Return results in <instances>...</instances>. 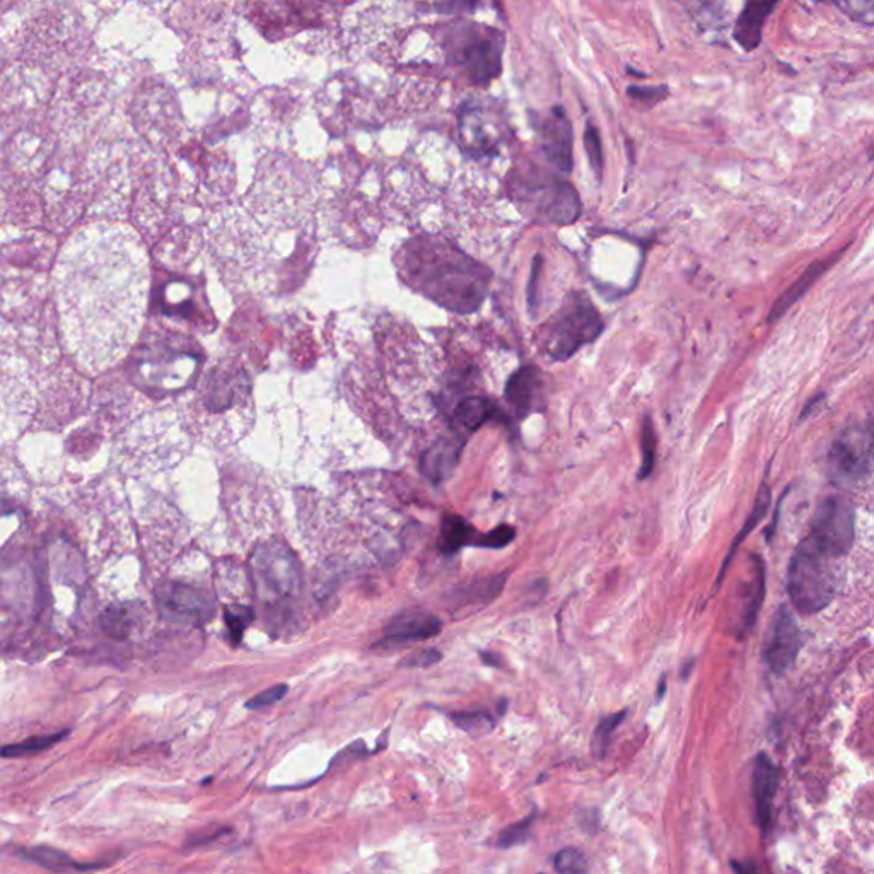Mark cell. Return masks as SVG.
I'll use <instances>...</instances> for the list:
<instances>
[{
	"label": "cell",
	"instance_id": "cell-1",
	"mask_svg": "<svg viewBox=\"0 0 874 874\" xmlns=\"http://www.w3.org/2000/svg\"><path fill=\"white\" fill-rule=\"evenodd\" d=\"M403 265L408 282L444 308L470 313L484 301L487 272L448 243L414 241Z\"/></svg>",
	"mask_w": 874,
	"mask_h": 874
},
{
	"label": "cell",
	"instance_id": "cell-2",
	"mask_svg": "<svg viewBox=\"0 0 874 874\" xmlns=\"http://www.w3.org/2000/svg\"><path fill=\"white\" fill-rule=\"evenodd\" d=\"M202 364L197 344L175 333H152L130 359L135 385L156 397L187 390Z\"/></svg>",
	"mask_w": 874,
	"mask_h": 874
},
{
	"label": "cell",
	"instance_id": "cell-3",
	"mask_svg": "<svg viewBox=\"0 0 874 874\" xmlns=\"http://www.w3.org/2000/svg\"><path fill=\"white\" fill-rule=\"evenodd\" d=\"M830 559V555L823 554L808 540L796 548L789 564L787 591L798 612L813 615L834 598V569Z\"/></svg>",
	"mask_w": 874,
	"mask_h": 874
},
{
	"label": "cell",
	"instance_id": "cell-4",
	"mask_svg": "<svg viewBox=\"0 0 874 874\" xmlns=\"http://www.w3.org/2000/svg\"><path fill=\"white\" fill-rule=\"evenodd\" d=\"M603 328L598 309L583 294H574L548 323L545 350L557 361H567L581 347L595 342Z\"/></svg>",
	"mask_w": 874,
	"mask_h": 874
},
{
	"label": "cell",
	"instance_id": "cell-5",
	"mask_svg": "<svg viewBox=\"0 0 874 874\" xmlns=\"http://www.w3.org/2000/svg\"><path fill=\"white\" fill-rule=\"evenodd\" d=\"M514 199L537 221L567 226L581 216L576 188L552 178H526L513 185Z\"/></svg>",
	"mask_w": 874,
	"mask_h": 874
},
{
	"label": "cell",
	"instance_id": "cell-6",
	"mask_svg": "<svg viewBox=\"0 0 874 874\" xmlns=\"http://www.w3.org/2000/svg\"><path fill=\"white\" fill-rule=\"evenodd\" d=\"M253 574L258 593L270 605H284L301 593V569L282 543L272 542L258 547L253 557Z\"/></svg>",
	"mask_w": 874,
	"mask_h": 874
},
{
	"label": "cell",
	"instance_id": "cell-7",
	"mask_svg": "<svg viewBox=\"0 0 874 874\" xmlns=\"http://www.w3.org/2000/svg\"><path fill=\"white\" fill-rule=\"evenodd\" d=\"M806 540L830 557L847 554L854 542V511L851 504L840 497H828L818 507Z\"/></svg>",
	"mask_w": 874,
	"mask_h": 874
},
{
	"label": "cell",
	"instance_id": "cell-8",
	"mask_svg": "<svg viewBox=\"0 0 874 874\" xmlns=\"http://www.w3.org/2000/svg\"><path fill=\"white\" fill-rule=\"evenodd\" d=\"M873 437L869 432L845 431L835 439L828 453V470L835 484L851 487L866 478L873 465Z\"/></svg>",
	"mask_w": 874,
	"mask_h": 874
},
{
	"label": "cell",
	"instance_id": "cell-9",
	"mask_svg": "<svg viewBox=\"0 0 874 874\" xmlns=\"http://www.w3.org/2000/svg\"><path fill=\"white\" fill-rule=\"evenodd\" d=\"M161 617L175 624L204 625L214 615V600L204 589L183 583H164L156 591Z\"/></svg>",
	"mask_w": 874,
	"mask_h": 874
},
{
	"label": "cell",
	"instance_id": "cell-10",
	"mask_svg": "<svg viewBox=\"0 0 874 874\" xmlns=\"http://www.w3.org/2000/svg\"><path fill=\"white\" fill-rule=\"evenodd\" d=\"M504 36L492 28L472 31L461 47L460 62L475 84H489L501 74Z\"/></svg>",
	"mask_w": 874,
	"mask_h": 874
},
{
	"label": "cell",
	"instance_id": "cell-11",
	"mask_svg": "<svg viewBox=\"0 0 874 874\" xmlns=\"http://www.w3.org/2000/svg\"><path fill=\"white\" fill-rule=\"evenodd\" d=\"M250 390V379L243 369L216 368L205 378L200 403L209 414H224L250 400Z\"/></svg>",
	"mask_w": 874,
	"mask_h": 874
},
{
	"label": "cell",
	"instance_id": "cell-12",
	"mask_svg": "<svg viewBox=\"0 0 874 874\" xmlns=\"http://www.w3.org/2000/svg\"><path fill=\"white\" fill-rule=\"evenodd\" d=\"M801 649V632L787 606H781L775 613L769 636L765 641L764 658L770 670L781 675L793 665Z\"/></svg>",
	"mask_w": 874,
	"mask_h": 874
},
{
	"label": "cell",
	"instance_id": "cell-13",
	"mask_svg": "<svg viewBox=\"0 0 874 874\" xmlns=\"http://www.w3.org/2000/svg\"><path fill=\"white\" fill-rule=\"evenodd\" d=\"M441 630L443 622L436 615L424 610H405L386 625L385 636L378 646L395 647L408 642L427 641L439 636Z\"/></svg>",
	"mask_w": 874,
	"mask_h": 874
},
{
	"label": "cell",
	"instance_id": "cell-14",
	"mask_svg": "<svg viewBox=\"0 0 874 874\" xmlns=\"http://www.w3.org/2000/svg\"><path fill=\"white\" fill-rule=\"evenodd\" d=\"M542 147L550 164L560 173L572 169V125L564 108H554L542 127Z\"/></svg>",
	"mask_w": 874,
	"mask_h": 874
},
{
	"label": "cell",
	"instance_id": "cell-15",
	"mask_svg": "<svg viewBox=\"0 0 874 874\" xmlns=\"http://www.w3.org/2000/svg\"><path fill=\"white\" fill-rule=\"evenodd\" d=\"M543 397V374L535 366H525L509 378L506 385L507 403L519 419L538 410Z\"/></svg>",
	"mask_w": 874,
	"mask_h": 874
},
{
	"label": "cell",
	"instance_id": "cell-16",
	"mask_svg": "<svg viewBox=\"0 0 874 874\" xmlns=\"http://www.w3.org/2000/svg\"><path fill=\"white\" fill-rule=\"evenodd\" d=\"M779 786V772L769 755L760 753L753 767V798L757 805L758 822L762 830H769L772 822V805H774L775 791Z\"/></svg>",
	"mask_w": 874,
	"mask_h": 874
},
{
	"label": "cell",
	"instance_id": "cell-17",
	"mask_svg": "<svg viewBox=\"0 0 874 874\" xmlns=\"http://www.w3.org/2000/svg\"><path fill=\"white\" fill-rule=\"evenodd\" d=\"M154 309L164 316L193 320L197 316L199 301L188 282L173 279L163 282L154 294Z\"/></svg>",
	"mask_w": 874,
	"mask_h": 874
},
{
	"label": "cell",
	"instance_id": "cell-18",
	"mask_svg": "<svg viewBox=\"0 0 874 874\" xmlns=\"http://www.w3.org/2000/svg\"><path fill=\"white\" fill-rule=\"evenodd\" d=\"M779 0H748L736 21L735 40L746 52L755 50L762 41L765 19L769 18Z\"/></svg>",
	"mask_w": 874,
	"mask_h": 874
},
{
	"label": "cell",
	"instance_id": "cell-19",
	"mask_svg": "<svg viewBox=\"0 0 874 874\" xmlns=\"http://www.w3.org/2000/svg\"><path fill=\"white\" fill-rule=\"evenodd\" d=\"M461 448H463V439L458 437H444L441 441H437L422 458L424 475L434 484H441L458 465Z\"/></svg>",
	"mask_w": 874,
	"mask_h": 874
},
{
	"label": "cell",
	"instance_id": "cell-20",
	"mask_svg": "<svg viewBox=\"0 0 874 874\" xmlns=\"http://www.w3.org/2000/svg\"><path fill=\"white\" fill-rule=\"evenodd\" d=\"M507 581V574H496V576L477 577L473 581L461 584L451 593V603L458 608H468V606H484L489 605L496 600L497 596L501 595L504 584Z\"/></svg>",
	"mask_w": 874,
	"mask_h": 874
},
{
	"label": "cell",
	"instance_id": "cell-21",
	"mask_svg": "<svg viewBox=\"0 0 874 874\" xmlns=\"http://www.w3.org/2000/svg\"><path fill=\"white\" fill-rule=\"evenodd\" d=\"M478 533L467 519L458 514H444L439 531V548L446 555H453L463 547L475 545Z\"/></svg>",
	"mask_w": 874,
	"mask_h": 874
},
{
	"label": "cell",
	"instance_id": "cell-22",
	"mask_svg": "<svg viewBox=\"0 0 874 874\" xmlns=\"http://www.w3.org/2000/svg\"><path fill=\"white\" fill-rule=\"evenodd\" d=\"M827 265V262H815L813 265H810L803 272V275L794 282L793 286L789 287L782 294L781 298L775 301L774 308L770 311L769 321L779 320V318L786 315L787 311L793 308L794 304L798 303L799 299L803 298L806 292L810 291L811 286L815 284L816 280L822 277L823 272L827 270Z\"/></svg>",
	"mask_w": 874,
	"mask_h": 874
},
{
	"label": "cell",
	"instance_id": "cell-23",
	"mask_svg": "<svg viewBox=\"0 0 874 874\" xmlns=\"http://www.w3.org/2000/svg\"><path fill=\"white\" fill-rule=\"evenodd\" d=\"M497 414L499 410L487 398H465L455 410L456 431H477L478 427L484 426L487 420L494 419Z\"/></svg>",
	"mask_w": 874,
	"mask_h": 874
},
{
	"label": "cell",
	"instance_id": "cell-24",
	"mask_svg": "<svg viewBox=\"0 0 874 874\" xmlns=\"http://www.w3.org/2000/svg\"><path fill=\"white\" fill-rule=\"evenodd\" d=\"M21 856L26 861L38 864L41 868L50 869V871H69V869L77 871V866H79V863L70 859L65 852L57 851V849H52L47 845L26 849V851L21 852Z\"/></svg>",
	"mask_w": 874,
	"mask_h": 874
},
{
	"label": "cell",
	"instance_id": "cell-25",
	"mask_svg": "<svg viewBox=\"0 0 874 874\" xmlns=\"http://www.w3.org/2000/svg\"><path fill=\"white\" fill-rule=\"evenodd\" d=\"M101 627L108 636L123 641L130 636L134 627V613L130 612V606H108L101 615Z\"/></svg>",
	"mask_w": 874,
	"mask_h": 874
},
{
	"label": "cell",
	"instance_id": "cell-26",
	"mask_svg": "<svg viewBox=\"0 0 874 874\" xmlns=\"http://www.w3.org/2000/svg\"><path fill=\"white\" fill-rule=\"evenodd\" d=\"M449 717L456 724V728L472 738H484L496 728V719L485 711L455 712L449 714Z\"/></svg>",
	"mask_w": 874,
	"mask_h": 874
},
{
	"label": "cell",
	"instance_id": "cell-27",
	"mask_svg": "<svg viewBox=\"0 0 874 874\" xmlns=\"http://www.w3.org/2000/svg\"><path fill=\"white\" fill-rule=\"evenodd\" d=\"M770 506V490L767 485H764L762 489H760V494H758L757 501H755V507H753V513L750 514V518L746 521V525L743 526V530L740 531V535L736 537L735 542L731 545V550H729L728 557H726V562H724L723 569L719 572V579H717V584L721 583V579H723L724 572L728 569L729 562L733 559V554L736 552V548L740 547V543L745 540L746 535L750 533V531L755 528V526L760 523V519L764 518L765 513H767V509Z\"/></svg>",
	"mask_w": 874,
	"mask_h": 874
},
{
	"label": "cell",
	"instance_id": "cell-28",
	"mask_svg": "<svg viewBox=\"0 0 874 874\" xmlns=\"http://www.w3.org/2000/svg\"><path fill=\"white\" fill-rule=\"evenodd\" d=\"M625 717H627V711L615 712V714L603 717L598 723L595 733H593V740H591V750L596 758L605 757L613 733L617 731L620 724L624 723Z\"/></svg>",
	"mask_w": 874,
	"mask_h": 874
},
{
	"label": "cell",
	"instance_id": "cell-29",
	"mask_svg": "<svg viewBox=\"0 0 874 874\" xmlns=\"http://www.w3.org/2000/svg\"><path fill=\"white\" fill-rule=\"evenodd\" d=\"M67 733H69V731L53 733V735L33 736V738H28V740L16 743V745L4 746V748H2V757H23V755L43 752V750H48V748L55 745V743H59L64 736H67Z\"/></svg>",
	"mask_w": 874,
	"mask_h": 874
},
{
	"label": "cell",
	"instance_id": "cell-30",
	"mask_svg": "<svg viewBox=\"0 0 874 874\" xmlns=\"http://www.w3.org/2000/svg\"><path fill=\"white\" fill-rule=\"evenodd\" d=\"M253 618L255 613L250 606L233 605L224 608V620L228 625L229 637L234 646H238L239 642L243 641L245 630L250 627Z\"/></svg>",
	"mask_w": 874,
	"mask_h": 874
},
{
	"label": "cell",
	"instance_id": "cell-31",
	"mask_svg": "<svg viewBox=\"0 0 874 874\" xmlns=\"http://www.w3.org/2000/svg\"><path fill=\"white\" fill-rule=\"evenodd\" d=\"M554 868L557 873H586L589 868L588 857L576 847H567L557 852L554 859Z\"/></svg>",
	"mask_w": 874,
	"mask_h": 874
},
{
	"label": "cell",
	"instance_id": "cell-32",
	"mask_svg": "<svg viewBox=\"0 0 874 874\" xmlns=\"http://www.w3.org/2000/svg\"><path fill=\"white\" fill-rule=\"evenodd\" d=\"M535 816L537 815L533 813V815L526 816L523 822L514 823L511 827L504 828L497 837V847L509 849V847L526 844L531 837V827L535 822Z\"/></svg>",
	"mask_w": 874,
	"mask_h": 874
},
{
	"label": "cell",
	"instance_id": "cell-33",
	"mask_svg": "<svg viewBox=\"0 0 874 874\" xmlns=\"http://www.w3.org/2000/svg\"><path fill=\"white\" fill-rule=\"evenodd\" d=\"M642 467L639 472V478L649 477L653 472L654 456H656V434H654L653 422L651 419H646L644 427H642Z\"/></svg>",
	"mask_w": 874,
	"mask_h": 874
},
{
	"label": "cell",
	"instance_id": "cell-34",
	"mask_svg": "<svg viewBox=\"0 0 874 874\" xmlns=\"http://www.w3.org/2000/svg\"><path fill=\"white\" fill-rule=\"evenodd\" d=\"M584 149H586V154H588L591 168H593V171L598 175V178H601V175H603V164H605V159H603V146H601L600 132H598L593 125H588V129L584 132Z\"/></svg>",
	"mask_w": 874,
	"mask_h": 874
},
{
	"label": "cell",
	"instance_id": "cell-35",
	"mask_svg": "<svg viewBox=\"0 0 874 874\" xmlns=\"http://www.w3.org/2000/svg\"><path fill=\"white\" fill-rule=\"evenodd\" d=\"M514 538H516V530H514L513 526H496L489 533H480L473 547L496 548L497 550V548L507 547L509 543L513 542Z\"/></svg>",
	"mask_w": 874,
	"mask_h": 874
},
{
	"label": "cell",
	"instance_id": "cell-36",
	"mask_svg": "<svg viewBox=\"0 0 874 874\" xmlns=\"http://www.w3.org/2000/svg\"><path fill=\"white\" fill-rule=\"evenodd\" d=\"M835 2L854 21L874 24V0H835Z\"/></svg>",
	"mask_w": 874,
	"mask_h": 874
},
{
	"label": "cell",
	"instance_id": "cell-37",
	"mask_svg": "<svg viewBox=\"0 0 874 874\" xmlns=\"http://www.w3.org/2000/svg\"><path fill=\"white\" fill-rule=\"evenodd\" d=\"M287 692H289V687L284 685V683L274 685V687L263 690L262 694H257L255 697H251V699L246 702V709H250V711H258V709H265V707L274 706L275 702H279V700L286 697Z\"/></svg>",
	"mask_w": 874,
	"mask_h": 874
},
{
	"label": "cell",
	"instance_id": "cell-38",
	"mask_svg": "<svg viewBox=\"0 0 874 874\" xmlns=\"http://www.w3.org/2000/svg\"><path fill=\"white\" fill-rule=\"evenodd\" d=\"M441 659H443V653L439 649L427 647V649H420L417 653L410 654L408 658L403 659L400 666L403 668H431V666L437 665Z\"/></svg>",
	"mask_w": 874,
	"mask_h": 874
},
{
	"label": "cell",
	"instance_id": "cell-39",
	"mask_svg": "<svg viewBox=\"0 0 874 874\" xmlns=\"http://www.w3.org/2000/svg\"><path fill=\"white\" fill-rule=\"evenodd\" d=\"M627 94L632 100L642 101L646 105L653 106L658 101L665 100L668 88L666 86H632V88L627 89Z\"/></svg>",
	"mask_w": 874,
	"mask_h": 874
},
{
	"label": "cell",
	"instance_id": "cell-40",
	"mask_svg": "<svg viewBox=\"0 0 874 874\" xmlns=\"http://www.w3.org/2000/svg\"><path fill=\"white\" fill-rule=\"evenodd\" d=\"M480 659H482V663L487 666H492V668H502L504 666V661H502L501 654L490 653V651H482L480 653Z\"/></svg>",
	"mask_w": 874,
	"mask_h": 874
},
{
	"label": "cell",
	"instance_id": "cell-41",
	"mask_svg": "<svg viewBox=\"0 0 874 874\" xmlns=\"http://www.w3.org/2000/svg\"><path fill=\"white\" fill-rule=\"evenodd\" d=\"M449 9L453 11H473L477 0H446Z\"/></svg>",
	"mask_w": 874,
	"mask_h": 874
},
{
	"label": "cell",
	"instance_id": "cell-42",
	"mask_svg": "<svg viewBox=\"0 0 874 874\" xmlns=\"http://www.w3.org/2000/svg\"><path fill=\"white\" fill-rule=\"evenodd\" d=\"M868 432H869V436L873 437V441H874V408H873V412H871V415H869Z\"/></svg>",
	"mask_w": 874,
	"mask_h": 874
},
{
	"label": "cell",
	"instance_id": "cell-43",
	"mask_svg": "<svg viewBox=\"0 0 874 874\" xmlns=\"http://www.w3.org/2000/svg\"><path fill=\"white\" fill-rule=\"evenodd\" d=\"M665 690H666V680H665V678H661V682H659L658 695H656V697H658V700L663 699V695H665Z\"/></svg>",
	"mask_w": 874,
	"mask_h": 874
},
{
	"label": "cell",
	"instance_id": "cell-44",
	"mask_svg": "<svg viewBox=\"0 0 874 874\" xmlns=\"http://www.w3.org/2000/svg\"><path fill=\"white\" fill-rule=\"evenodd\" d=\"M692 666H694V663H688V665L685 666V671H683V678H687L688 671L692 670Z\"/></svg>",
	"mask_w": 874,
	"mask_h": 874
}]
</instances>
